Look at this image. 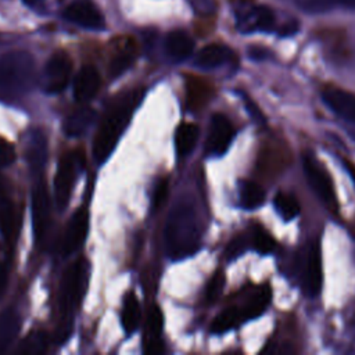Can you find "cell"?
I'll return each mask as SVG.
<instances>
[{
	"label": "cell",
	"mask_w": 355,
	"mask_h": 355,
	"mask_svg": "<svg viewBox=\"0 0 355 355\" xmlns=\"http://www.w3.org/2000/svg\"><path fill=\"white\" fill-rule=\"evenodd\" d=\"M165 248L169 258L179 261L193 255L200 247V225L194 205L180 198L172 207L165 225Z\"/></svg>",
	"instance_id": "cell-1"
},
{
	"label": "cell",
	"mask_w": 355,
	"mask_h": 355,
	"mask_svg": "<svg viewBox=\"0 0 355 355\" xmlns=\"http://www.w3.org/2000/svg\"><path fill=\"white\" fill-rule=\"evenodd\" d=\"M140 103L139 92H132L114 103L105 119L100 125L93 143V155L98 164H103L114 151L116 141L125 130L133 110Z\"/></svg>",
	"instance_id": "cell-2"
},
{
	"label": "cell",
	"mask_w": 355,
	"mask_h": 355,
	"mask_svg": "<svg viewBox=\"0 0 355 355\" xmlns=\"http://www.w3.org/2000/svg\"><path fill=\"white\" fill-rule=\"evenodd\" d=\"M87 272L89 263L86 259L80 258L69 265L62 276L60 290V322L55 331V341L58 344L67 341L71 336L73 312L85 293Z\"/></svg>",
	"instance_id": "cell-3"
},
{
	"label": "cell",
	"mask_w": 355,
	"mask_h": 355,
	"mask_svg": "<svg viewBox=\"0 0 355 355\" xmlns=\"http://www.w3.org/2000/svg\"><path fill=\"white\" fill-rule=\"evenodd\" d=\"M35 82V60L24 50L0 55V100L12 101L31 90Z\"/></svg>",
	"instance_id": "cell-4"
},
{
	"label": "cell",
	"mask_w": 355,
	"mask_h": 355,
	"mask_svg": "<svg viewBox=\"0 0 355 355\" xmlns=\"http://www.w3.org/2000/svg\"><path fill=\"white\" fill-rule=\"evenodd\" d=\"M72 61L65 51L54 53L46 62L43 71V89L46 93H61L71 78Z\"/></svg>",
	"instance_id": "cell-5"
},
{
	"label": "cell",
	"mask_w": 355,
	"mask_h": 355,
	"mask_svg": "<svg viewBox=\"0 0 355 355\" xmlns=\"http://www.w3.org/2000/svg\"><path fill=\"white\" fill-rule=\"evenodd\" d=\"M62 15L67 21L79 25L86 29L101 31L105 26V21L100 10L87 0H78L65 7Z\"/></svg>",
	"instance_id": "cell-6"
},
{
	"label": "cell",
	"mask_w": 355,
	"mask_h": 355,
	"mask_svg": "<svg viewBox=\"0 0 355 355\" xmlns=\"http://www.w3.org/2000/svg\"><path fill=\"white\" fill-rule=\"evenodd\" d=\"M51 205L49 191L44 183L35 184L32 190V226L36 240H40L49 226L51 218Z\"/></svg>",
	"instance_id": "cell-7"
},
{
	"label": "cell",
	"mask_w": 355,
	"mask_h": 355,
	"mask_svg": "<svg viewBox=\"0 0 355 355\" xmlns=\"http://www.w3.org/2000/svg\"><path fill=\"white\" fill-rule=\"evenodd\" d=\"M233 137H234V129L230 121L222 114H215L211 118L209 133L207 139V153L211 155L225 154Z\"/></svg>",
	"instance_id": "cell-8"
},
{
	"label": "cell",
	"mask_w": 355,
	"mask_h": 355,
	"mask_svg": "<svg viewBox=\"0 0 355 355\" xmlns=\"http://www.w3.org/2000/svg\"><path fill=\"white\" fill-rule=\"evenodd\" d=\"M75 157L67 154L58 162L54 176V200L58 209H64L69 201L71 189L75 179Z\"/></svg>",
	"instance_id": "cell-9"
},
{
	"label": "cell",
	"mask_w": 355,
	"mask_h": 355,
	"mask_svg": "<svg viewBox=\"0 0 355 355\" xmlns=\"http://www.w3.org/2000/svg\"><path fill=\"white\" fill-rule=\"evenodd\" d=\"M304 172L309 186L319 196V198H322L327 205H333L336 202V196L331 180L326 171L312 157H305Z\"/></svg>",
	"instance_id": "cell-10"
},
{
	"label": "cell",
	"mask_w": 355,
	"mask_h": 355,
	"mask_svg": "<svg viewBox=\"0 0 355 355\" xmlns=\"http://www.w3.org/2000/svg\"><path fill=\"white\" fill-rule=\"evenodd\" d=\"M89 229V214L85 208H79L71 218L64 237L61 240V252L64 255L75 252L86 239Z\"/></svg>",
	"instance_id": "cell-11"
},
{
	"label": "cell",
	"mask_w": 355,
	"mask_h": 355,
	"mask_svg": "<svg viewBox=\"0 0 355 355\" xmlns=\"http://www.w3.org/2000/svg\"><path fill=\"white\" fill-rule=\"evenodd\" d=\"M323 282V270H322V258L318 243L309 247L306 254L304 269H302V286L308 295H318Z\"/></svg>",
	"instance_id": "cell-12"
},
{
	"label": "cell",
	"mask_w": 355,
	"mask_h": 355,
	"mask_svg": "<svg viewBox=\"0 0 355 355\" xmlns=\"http://www.w3.org/2000/svg\"><path fill=\"white\" fill-rule=\"evenodd\" d=\"M25 159L33 175L42 172L47 159V140L40 130H31L25 144Z\"/></svg>",
	"instance_id": "cell-13"
},
{
	"label": "cell",
	"mask_w": 355,
	"mask_h": 355,
	"mask_svg": "<svg viewBox=\"0 0 355 355\" xmlns=\"http://www.w3.org/2000/svg\"><path fill=\"white\" fill-rule=\"evenodd\" d=\"M100 87V73L92 65H85L76 73L73 80V96L78 101H89Z\"/></svg>",
	"instance_id": "cell-14"
},
{
	"label": "cell",
	"mask_w": 355,
	"mask_h": 355,
	"mask_svg": "<svg viewBox=\"0 0 355 355\" xmlns=\"http://www.w3.org/2000/svg\"><path fill=\"white\" fill-rule=\"evenodd\" d=\"M324 103L341 118L355 123V94L340 90L327 89L323 92Z\"/></svg>",
	"instance_id": "cell-15"
},
{
	"label": "cell",
	"mask_w": 355,
	"mask_h": 355,
	"mask_svg": "<svg viewBox=\"0 0 355 355\" xmlns=\"http://www.w3.org/2000/svg\"><path fill=\"white\" fill-rule=\"evenodd\" d=\"M164 49L168 57L173 61H183L189 58L194 50V42L189 33L176 29L171 31L164 40Z\"/></svg>",
	"instance_id": "cell-16"
},
{
	"label": "cell",
	"mask_w": 355,
	"mask_h": 355,
	"mask_svg": "<svg viewBox=\"0 0 355 355\" xmlns=\"http://www.w3.org/2000/svg\"><path fill=\"white\" fill-rule=\"evenodd\" d=\"M232 53L226 46L222 44H208L202 47L196 55V65L200 68H216L225 64L230 58Z\"/></svg>",
	"instance_id": "cell-17"
},
{
	"label": "cell",
	"mask_w": 355,
	"mask_h": 355,
	"mask_svg": "<svg viewBox=\"0 0 355 355\" xmlns=\"http://www.w3.org/2000/svg\"><path fill=\"white\" fill-rule=\"evenodd\" d=\"M94 118H96V111L93 108L80 107L68 115V118L64 122V132L68 136H80L89 129Z\"/></svg>",
	"instance_id": "cell-18"
},
{
	"label": "cell",
	"mask_w": 355,
	"mask_h": 355,
	"mask_svg": "<svg viewBox=\"0 0 355 355\" xmlns=\"http://www.w3.org/2000/svg\"><path fill=\"white\" fill-rule=\"evenodd\" d=\"M19 329L21 318L15 311L7 309L0 313V354L12 344Z\"/></svg>",
	"instance_id": "cell-19"
},
{
	"label": "cell",
	"mask_w": 355,
	"mask_h": 355,
	"mask_svg": "<svg viewBox=\"0 0 355 355\" xmlns=\"http://www.w3.org/2000/svg\"><path fill=\"white\" fill-rule=\"evenodd\" d=\"M275 25V15L266 6H258L243 17V29L250 31H263L268 32Z\"/></svg>",
	"instance_id": "cell-20"
},
{
	"label": "cell",
	"mask_w": 355,
	"mask_h": 355,
	"mask_svg": "<svg viewBox=\"0 0 355 355\" xmlns=\"http://www.w3.org/2000/svg\"><path fill=\"white\" fill-rule=\"evenodd\" d=\"M198 126L194 123H182L175 133V147L180 157H186L193 151L198 140Z\"/></svg>",
	"instance_id": "cell-21"
},
{
	"label": "cell",
	"mask_w": 355,
	"mask_h": 355,
	"mask_svg": "<svg viewBox=\"0 0 355 355\" xmlns=\"http://www.w3.org/2000/svg\"><path fill=\"white\" fill-rule=\"evenodd\" d=\"M17 214L14 204L6 197L0 196V233L8 241L15 239Z\"/></svg>",
	"instance_id": "cell-22"
},
{
	"label": "cell",
	"mask_w": 355,
	"mask_h": 355,
	"mask_svg": "<svg viewBox=\"0 0 355 355\" xmlns=\"http://www.w3.org/2000/svg\"><path fill=\"white\" fill-rule=\"evenodd\" d=\"M139 319H140L139 301L133 293H128L125 297V301H123L122 315H121L122 326L128 334L133 333L137 329Z\"/></svg>",
	"instance_id": "cell-23"
},
{
	"label": "cell",
	"mask_w": 355,
	"mask_h": 355,
	"mask_svg": "<svg viewBox=\"0 0 355 355\" xmlns=\"http://www.w3.org/2000/svg\"><path fill=\"white\" fill-rule=\"evenodd\" d=\"M265 201L263 189L254 182H243L240 187V204L244 209H255Z\"/></svg>",
	"instance_id": "cell-24"
},
{
	"label": "cell",
	"mask_w": 355,
	"mask_h": 355,
	"mask_svg": "<svg viewBox=\"0 0 355 355\" xmlns=\"http://www.w3.org/2000/svg\"><path fill=\"white\" fill-rule=\"evenodd\" d=\"M269 298H270V291L268 287H262L259 288L254 297L250 298V301L247 302V305L243 308V311L240 312V316H243L244 319H252L259 316L263 309L266 308V305L269 304Z\"/></svg>",
	"instance_id": "cell-25"
},
{
	"label": "cell",
	"mask_w": 355,
	"mask_h": 355,
	"mask_svg": "<svg viewBox=\"0 0 355 355\" xmlns=\"http://www.w3.org/2000/svg\"><path fill=\"white\" fill-rule=\"evenodd\" d=\"M275 207L276 211L280 214V216L284 220H291L294 219L298 214H300V204L295 200L294 196L288 194V193H277L275 196Z\"/></svg>",
	"instance_id": "cell-26"
},
{
	"label": "cell",
	"mask_w": 355,
	"mask_h": 355,
	"mask_svg": "<svg viewBox=\"0 0 355 355\" xmlns=\"http://www.w3.org/2000/svg\"><path fill=\"white\" fill-rule=\"evenodd\" d=\"M47 348V336L44 331H32L17 349L18 354H42Z\"/></svg>",
	"instance_id": "cell-27"
},
{
	"label": "cell",
	"mask_w": 355,
	"mask_h": 355,
	"mask_svg": "<svg viewBox=\"0 0 355 355\" xmlns=\"http://www.w3.org/2000/svg\"><path fill=\"white\" fill-rule=\"evenodd\" d=\"M240 319V311L236 308H227L223 312H220L212 322L211 331L212 333H225L234 327L237 320Z\"/></svg>",
	"instance_id": "cell-28"
},
{
	"label": "cell",
	"mask_w": 355,
	"mask_h": 355,
	"mask_svg": "<svg viewBox=\"0 0 355 355\" xmlns=\"http://www.w3.org/2000/svg\"><path fill=\"white\" fill-rule=\"evenodd\" d=\"M164 324L162 312L157 305H153L148 311L147 316V326H146V340H154L159 338V333Z\"/></svg>",
	"instance_id": "cell-29"
},
{
	"label": "cell",
	"mask_w": 355,
	"mask_h": 355,
	"mask_svg": "<svg viewBox=\"0 0 355 355\" xmlns=\"http://www.w3.org/2000/svg\"><path fill=\"white\" fill-rule=\"evenodd\" d=\"M135 61V51L133 50H125L115 55L110 64V73L112 78H116L122 75Z\"/></svg>",
	"instance_id": "cell-30"
},
{
	"label": "cell",
	"mask_w": 355,
	"mask_h": 355,
	"mask_svg": "<svg viewBox=\"0 0 355 355\" xmlns=\"http://www.w3.org/2000/svg\"><path fill=\"white\" fill-rule=\"evenodd\" d=\"M336 1H338V0H295L297 6L302 11L311 12V14L324 12V11L330 10Z\"/></svg>",
	"instance_id": "cell-31"
},
{
	"label": "cell",
	"mask_w": 355,
	"mask_h": 355,
	"mask_svg": "<svg viewBox=\"0 0 355 355\" xmlns=\"http://www.w3.org/2000/svg\"><path fill=\"white\" fill-rule=\"evenodd\" d=\"M223 286H225V275L222 272H215L207 286V291H205L207 300L209 302L216 301L223 291Z\"/></svg>",
	"instance_id": "cell-32"
},
{
	"label": "cell",
	"mask_w": 355,
	"mask_h": 355,
	"mask_svg": "<svg viewBox=\"0 0 355 355\" xmlns=\"http://www.w3.org/2000/svg\"><path fill=\"white\" fill-rule=\"evenodd\" d=\"M254 245L258 252L261 254H269L275 250L276 243L270 234L266 232H257L254 236Z\"/></svg>",
	"instance_id": "cell-33"
},
{
	"label": "cell",
	"mask_w": 355,
	"mask_h": 355,
	"mask_svg": "<svg viewBox=\"0 0 355 355\" xmlns=\"http://www.w3.org/2000/svg\"><path fill=\"white\" fill-rule=\"evenodd\" d=\"M168 196V182L166 180H159L157 183V186L154 187V191H153V200H151V208L155 211L157 208H159L165 198Z\"/></svg>",
	"instance_id": "cell-34"
},
{
	"label": "cell",
	"mask_w": 355,
	"mask_h": 355,
	"mask_svg": "<svg viewBox=\"0 0 355 355\" xmlns=\"http://www.w3.org/2000/svg\"><path fill=\"white\" fill-rule=\"evenodd\" d=\"M15 159V151H14V147L0 139V166H8L10 164H12Z\"/></svg>",
	"instance_id": "cell-35"
},
{
	"label": "cell",
	"mask_w": 355,
	"mask_h": 355,
	"mask_svg": "<svg viewBox=\"0 0 355 355\" xmlns=\"http://www.w3.org/2000/svg\"><path fill=\"white\" fill-rule=\"evenodd\" d=\"M244 250H245V240L243 237H236L229 243L225 254L227 259H233L239 257Z\"/></svg>",
	"instance_id": "cell-36"
},
{
	"label": "cell",
	"mask_w": 355,
	"mask_h": 355,
	"mask_svg": "<svg viewBox=\"0 0 355 355\" xmlns=\"http://www.w3.org/2000/svg\"><path fill=\"white\" fill-rule=\"evenodd\" d=\"M298 31V24L295 21H290V22H286L280 31H279V35L280 36H291L294 35L295 32Z\"/></svg>",
	"instance_id": "cell-37"
},
{
	"label": "cell",
	"mask_w": 355,
	"mask_h": 355,
	"mask_svg": "<svg viewBox=\"0 0 355 355\" xmlns=\"http://www.w3.org/2000/svg\"><path fill=\"white\" fill-rule=\"evenodd\" d=\"M6 283H7V272H6V268L0 265V294L3 293Z\"/></svg>",
	"instance_id": "cell-38"
},
{
	"label": "cell",
	"mask_w": 355,
	"mask_h": 355,
	"mask_svg": "<svg viewBox=\"0 0 355 355\" xmlns=\"http://www.w3.org/2000/svg\"><path fill=\"white\" fill-rule=\"evenodd\" d=\"M247 105H248V110H252V108H254V105H252L250 101H247ZM251 114H252L255 118H259V119H262V118H263V116H262V114L259 112V110H258V108H255V111H252Z\"/></svg>",
	"instance_id": "cell-39"
},
{
	"label": "cell",
	"mask_w": 355,
	"mask_h": 355,
	"mask_svg": "<svg viewBox=\"0 0 355 355\" xmlns=\"http://www.w3.org/2000/svg\"><path fill=\"white\" fill-rule=\"evenodd\" d=\"M0 196H6V183L1 176H0Z\"/></svg>",
	"instance_id": "cell-40"
},
{
	"label": "cell",
	"mask_w": 355,
	"mask_h": 355,
	"mask_svg": "<svg viewBox=\"0 0 355 355\" xmlns=\"http://www.w3.org/2000/svg\"><path fill=\"white\" fill-rule=\"evenodd\" d=\"M338 1H341L347 7H355V0H338Z\"/></svg>",
	"instance_id": "cell-41"
},
{
	"label": "cell",
	"mask_w": 355,
	"mask_h": 355,
	"mask_svg": "<svg viewBox=\"0 0 355 355\" xmlns=\"http://www.w3.org/2000/svg\"><path fill=\"white\" fill-rule=\"evenodd\" d=\"M29 1H35V0H29Z\"/></svg>",
	"instance_id": "cell-42"
}]
</instances>
